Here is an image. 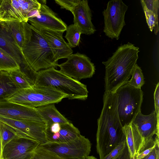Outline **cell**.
Instances as JSON below:
<instances>
[{"label": "cell", "mask_w": 159, "mask_h": 159, "mask_svg": "<svg viewBox=\"0 0 159 159\" xmlns=\"http://www.w3.org/2000/svg\"><path fill=\"white\" fill-rule=\"evenodd\" d=\"M103 99V107L98 119L96 134V149L99 159H103L125 140L117 111V93H104Z\"/></svg>", "instance_id": "cell-1"}, {"label": "cell", "mask_w": 159, "mask_h": 159, "mask_svg": "<svg viewBox=\"0 0 159 159\" xmlns=\"http://www.w3.org/2000/svg\"><path fill=\"white\" fill-rule=\"evenodd\" d=\"M139 48L128 42L118 47L112 56L102 63L105 66V93H115L127 83L138 59Z\"/></svg>", "instance_id": "cell-2"}, {"label": "cell", "mask_w": 159, "mask_h": 159, "mask_svg": "<svg viewBox=\"0 0 159 159\" xmlns=\"http://www.w3.org/2000/svg\"><path fill=\"white\" fill-rule=\"evenodd\" d=\"M33 87H51L66 94L69 99L85 100L88 91L86 85L52 67L38 72Z\"/></svg>", "instance_id": "cell-3"}, {"label": "cell", "mask_w": 159, "mask_h": 159, "mask_svg": "<svg viewBox=\"0 0 159 159\" xmlns=\"http://www.w3.org/2000/svg\"><path fill=\"white\" fill-rule=\"evenodd\" d=\"M32 35L28 43L22 49L23 54L28 63L36 72L53 67L58 63L54 59L52 52L39 31L30 25Z\"/></svg>", "instance_id": "cell-4"}, {"label": "cell", "mask_w": 159, "mask_h": 159, "mask_svg": "<svg viewBox=\"0 0 159 159\" xmlns=\"http://www.w3.org/2000/svg\"><path fill=\"white\" fill-rule=\"evenodd\" d=\"M67 95L51 87H34L17 89L7 100L25 106L36 108L57 103L67 98Z\"/></svg>", "instance_id": "cell-5"}, {"label": "cell", "mask_w": 159, "mask_h": 159, "mask_svg": "<svg viewBox=\"0 0 159 159\" xmlns=\"http://www.w3.org/2000/svg\"><path fill=\"white\" fill-rule=\"evenodd\" d=\"M117 95V111L123 126L130 124L141 111L143 93L141 89L134 88L127 83L119 88Z\"/></svg>", "instance_id": "cell-6"}, {"label": "cell", "mask_w": 159, "mask_h": 159, "mask_svg": "<svg viewBox=\"0 0 159 159\" xmlns=\"http://www.w3.org/2000/svg\"><path fill=\"white\" fill-rule=\"evenodd\" d=\"M39 146L64 159H85L90 153L91 143L88 138L80 135L66 143H57L48 141Z\"/></svg>", "instance_id": "cell-7"}, {"label": "cell", "mask_w": 159, "mask_h": 159, "mask_svg": "<svg viewBox=\"0 0 159 159\" xmlns=\"http://www.w3.org/2000/svg\"><path fill=\"white\" fill-rule=\"evenodd\" d=\"M128 8V6L121 0H111L108 2L102 13L104 21L103 31L108 38L119 39L125 25V17Z\"/></svg>", "instance_id": "cell-8"}, {"label": "cell", "mask_w": 159, "mask_h": 159, "mask_svg": "<svg viewBox=\"0 0 159 159\" xmlns=\"http://www.w3.org/2000/svg\"><path fill=\"white\" fill-rule=\"evenodd\" d=\"M67 61L57 66L60 70L72 78L80 81L92 77L95 72V66L86 55L77 52L72 54Z\"/></svg>", "instance_id": "cell-9"}, {"label": "cell", "mask_w": 159, "mask_h": 159, "mask_svg": "<svg viewBox=\"0 0 159 159\" xmlns=\"http://www.w3.org/2000/svg\"><path fill=\"white\" fill-rule=\"evenodd\" d=\"M0 121L11 126L19 134L38 142L40 144L48 142L46 134V125L35 120L11 119L0 116Z\"/></svg>", "instance_id": "cell-10"}, {"label": "cell", "mask_w": 159, "mask_h": 159, "mask_svg": "<svg viewBox=\"0 0 159 159\" xmlns=\"http://www.w3.org/2000/svg\"><path fill=\"white\" fill-rule=\"evenodd\" d=\"M39 144L38 142L20 134L4 147L1 159H30Z\"/></svg>", "instance_id": "cell-11"}, {"label": "cell", "mask_w": 159, "mask_h": 159, "mask_svg": "<svg viewBox=\"0 0 159 159\" xmlns=\"http://www.w3.org/2000/svg\"><path fill=\"white\" fill-rule=\"evenodd\" d=\"M40 8L28 22L34 27H39L63 33L66 30V24L46 4L40 3Z\"/></svg>", "instance_id": "cell-12"}, {"label": "cell", "mask_w": 159, "mask_h": 159, "mask_svg": "<svg viewBox=\"0 0 159 159\" xmlns=\"http://www.w3.org/2000/svg\"><path fill=\"white\" fill-rule=\"evenodd\" d=\"M38 30L49 45L53 54L55 61L67 58L73 51L62 36L63 33L39 27H34Z\"/></svg>", "instance_id": "cell-13"}, {"label": "cell", "mask_w": 159, "mask_h": 159, "mask_svg": "<svg viewBox=\"0 0 159 159\" xmlns=\"http://www.w3.org/2000/svg\"><path fill=\"white\" fill-rule=\"evenodd\" d=\"M0 116L11 119L31 120L43 123L36 108L7 100L0 101Z\"/></svg>", "instance_id": "cell-14"}, {"label": "cell", "mask_w": 159, "mask_h": 159, "mask_svg": "<svg viewBox=\"0 0 159 159\" xmlns=\"http://www.w3.org/2000/svg\"><path fill=\"white\" fill-rule=\"evenodd\" d=\"M159 120L154 110L148 115L139 112L132 122L143 140L144 146L153 139L154 135L159 137Z\"/></svg>", "instance_id": "cell-15"}, {"label": "cell", "mask_w": 159, "mask_h": 159, "mask_svg": "<svg viewBox=\"0 0 159 159\" xmlns=\"http://www.w3.org/2000/svg\"><path fill=\"white\" fill-rule=\"evenodd\" d=\"M74 16V24L80 29L82 34L90 35L96 31L92 21V14L87 0H80L71 12Z\"/></svg>", "instance_id": "cell-16"}, {"label": "cell", "mask_w": 159, "mask_h": 159, "mask_svg": "<svg viewBox=\"0 0 159 159\" xmlns=\"http://www.w3.org/2000/svg\"><path fill=\"white\" fill-rule=\"evenodd\" d=\"M20 0H2L0 6V21L28 22Z\"/></svg>", "instance_id": "cell-17"}, {"label": "cell", "mask_w": 159, "mask_h": 159, "mask_svg": "<svg viewBox=\"0 0 159 159\" xmlns=\"http://www.w3.org/2000/svg\"><path fill=\"white\" fill-rule=\"evenodd\" d=\"M0 47L9 54L19 66L24 56L5 22L0 23Z\"/></svg>", "instance_id": "cell-18"}, {"label": "cell", "mask_w": 159, "mask_h": 159, "mask_svg": "<svg viewBox=\"0 0 159 159\" xmlns=\"http://www.w3.org/2000/svg\"><path fill=\"white\" fill-rule=\"evenodd\" d=\"M5 22L16 42L22 51L30 39L32 35L30 25L25 21Z\"/></svg>", "instance_id": "cell-19"}, {"label": "cell", "mask_w": 159, "mask_h": 159, "mask_svg": "<svg viewBox=\"0 0 159 159\" xmlns=\"http://www.w3.org/2000/svg\"><path fill=\"white\" fill-rule=\"evenodd\" d=\"M123 127L130 157H134L144 146L143 140L132 123Z\"/></svg>", "instance_id": "cell-20"}, {"label": "cell", "mask_w": 159, "mask_h": 159, "mask_svg": "<svg viewBox=\"0 0 159 159\" xmlns=\"http://www.w3.org/2000/svg\"><path fill=\"white\" fill-rule=\"evenodd\" d=\"M80 135L79 129L70 122L60 124L59 128L55 133L46 134L48 141L57 143L68 142Z\"/></svg>", "instance_id": "cell-21"}, {"label": "cell", "mask_w": 159, "mask_h": 159, "mask_svg": "<svg viewBox=\"0 0 159 159\" xmlns=\"http://www.w3.org/2000/svg\"><path fill=\"white\" fill-rule=\"evenodd\" d=\"M36 110L47 126L55 123H66L70 121L57 109L55 104L36 108Z\"/></svg>", "instance_id": "cell-22"}, {"label": "cell", "mask_w": 159, "mask_h": 159, "mask_svg": "<svg viewBox=\"0 0 159 159\" xmlns=\"http://www.w3.org/2000/svg\"><path fill=\"white\" fill-rule=\"evenodd\" d=\"M17 89L9 72L0 71V101L7 100Z\"/></svg>", "instance_id": "cell-23"}, {"label": "cell", "mask_w": 159, "mask_h": 159, "mask_svg": "<svg viewBox=\"0 0 159 159\" xmlns=\"http://www.w3.org/2000/svg\"><path fill=\"white\" fill-rule=\"evenodd\" d=\"M19 70L20 67L16 61L0 47V71L9 72Z\"/></svg>", "instance_id": "cell-24"}, {"label": "cell", "mask_w": 159, "mask_h": 159, "mask_svg": "<svg viewBox=\"0 0 159 159\" xmlns=\"http://www.w3.org/2000/svg\"><path fill=\"white\" fill-rule=\"evenodd\" d=\"M65 36L68 41V43L72 48L78 46L80 41L82 32L80 29L76 25L71 24L67 27Z\"/></svg>", "instance_id": "cell-25"}, {"label": "cell", "mask_w": 159, "mask_h": 159, "mask_svg": "<svg viewBox=\"0 0 159 159\" xmlns=\"http://www.w3.org/2000/svg\"><path fill=\"white\" fill-rule=\"evenodd\" d=\"M20 135V134L17 133L11 127L0 121V135L2 151L4 147L8 143Z\"/></svg>", "instance_id": "cell-26"}, {"label": "cell", "mask_w": 159, "mask_h": 159, "mask_svg": "<svg viewBox=\"0 0 159 159\" xmlns=\"http://www.w3.org/2000/svg\"><path fill=\"white\" fill-rule=\"evenodd\" d=\"M8 72L12 80L17 89H25L32 87L20 70Z\"/></svg>", "instance_id": "cell-27"}, {"label": "cell", "mask_w": 159, "mask_h": 159, "mask_svg": "<svg viewBox=\"0 0 159 159\" xmlns=\"http://www.w3.org/2000/svg\"><path fill=\"white\" fill-rule=\"evenodd\" d=\"M131 76L127 84L135 88L141 89L144 84L145 81L142 70L137 64L132 70Z\"/></svg>", "instance_id": "cell-28"}, {"label": "cell", "mask_w": 159, "mask_h": 159, "mask_svg": "<svg viewBox=\"0 0 159 159\" xmlns=\"http://www.w3.org/2000/svg\"><path fill=\"white\" fill-rule=\"evenodd\" d=\"M140 2L148 28L151 32H152L154 29L155 34L157 35L159 31L158 19L152 11L146 7L143 0H140Z\"/></svg>", "instance_id": "cell-29"}, {"label": "cell", "mask_w": 159, "mask_h": 159, "mask_svg": "<svg viewBox=\"0 0 159 159\" xmlns=\"http://www.w3.org/2000/svg\"><path fill=\"white\" fill-rule=\"evenodd\" d=\"M30 159H64L56 153L40 146L35 150Z\"/></svg>", "instance_id": "cell-30"}, {"label": "cell", "mask_w": 159, "mask_h": 159, "mask_svg": "<svg viewBox=\"0 0 159 159\" xmlns=\"http://www.w3.org/2000/svg\"><path fill=\"white\" fill-rule=\"evenodd\" d=\"M159 137L156 136L154 139H151L140 150L136 157L137 159H141L148 155L155 148L157 143L159 141Z\"/></svg>", "instance_id": "cell-31"}, {"label": "cell", "mask_w": 159, "mask_h": 159, "mask_svg": "<svg viewBox=\"0 0 159 159\" xmlns=\"http://www.w3.org/2000/svg\"><path fill=\"white\" fill-rule=\"evenodd\" d=\"M126 145L125 140L118 144L103 159H117Z\"/></svg>", "instance_id": "cell-32"}, {"label": "cell", "mask_w": 159, "mask_h": 159, "mask_svg": "<svg viewBox=\"0 0 159 159\" xmlns=\"http://www.w3.org/2000/svg\"><path fill=\"white\" fill-rule=\"evenodd\" d=\"M80 0H55L56 3L60 6L61 8L65 9L72 12L75 6Z\"/></svg>", "instance_id": "cell-33"}, {"label": "cell", "mask_w": 159, "mask_h": 159, "mask_svg": "<svg viewBox=\"0 0 159 159\" xmlns=\"http://www.w3.org/2000/svg\"><path fill=\"white\" fill-rule=\"evenodd\" d=\"M155 111L157 118L159 119V83L156 85L154 94Z\"/></svg>", "instance_id": "cell-34"}, {"label": "cell", "mask_w": 159, "mask_h": 159, "mask_svg": "<svg viewBox=\"0 0 159 159\" xmlns=\"http://www.w3.org/2000/svg\"><path fill=\"white\" fill-rule=\"evenodd\" d=\"M159 141H157L155 148L148 155L141 159H159Z\"/></svg>", "instance_id": "cell-35"}, {"label": "cell", "mask_w": 159, "mask_h": 159, "mask_svg": "<svg viewBox=\"0 0 159 159\" xmlns=\"http://www.w3.org/2000/svg\"><path fill=\"white\" fill-rule=\"evenodd\" d=\"M130 156L129 153L126 145L122 153L117 159H129Z\"/></svg>", "instance_id": "cell-36"}, {"label": "cell", "mask_w": 159, "mask_h": 159, "mask_svg": "<svg viewBox=\"0 0 159 159\" xmlns=\"http://www.w3.org/2000/svg\"><path fill=\"white\" fill-rule=\"evenodd\" d=\"M85 159H97L96 157L93 156H88Z\"/></svg>", "instance_id": "cell-37"}, {"label": "cell", "mask_w": 159, "mask_h": 159, "mask_svg": "<svg viewBox=\"0 0 159 159\" xmlns=\"http://www.w3.org/2000/svg\"><path fill=\"white\" fill-rule=\"evenodd\" d=\"M1 152H2V145L1 142V139L0 135V159H1Z\"/></svg>", "instance_id": "cell-38"}, {"label": "cell", "mask_w": 159, "mask_h": 159, "mask_svg": "<svg viewBox=\"0 0 159 159\" xmlns=\"http://www.w3.org/2000/svg\"><path fill=\"white\" fill-rule=\"evenodd\" d=\"M129 159H137V158L136 156V157H133V158H130V157Z\"/></svg>", "instance_id": "cell-39"}, {"label": "cell", "mask_w": 159, "mask_h": 159, "mask_svg": "<svg viewBox=\"0 0 159 159\" xmlns=\"http://www.w3.org/2000/svg\"><path fill=\"white\" fill-rule=\"evenodd\" d=\"M2 0H0V6H1V5L2 3Z\"/></svg>", "instance_id": "cell-40"}, {"label": "cell", "mask_w": 159, "mask_h": 159, "mask_svg": "<svg viewBox=\"0 0 159 159\" xmlns=\"http://www.w3.org/2000/svg\"><path fill=\"white\" fill-rule=\"evenodd\" d=\"M1 21H0V23L1 22Z\"/></svg>", "instance_id": "cell-41"}, {"label": "cell", "mask_w": 159, "mask_h": 159, "mask_svg": "<svg viewBox=\"0 0 159 159\" xmlns=\"http://www.w3.org/2000/svg\"></svg>", "instance_id": "cell-42"}]
</instances>
